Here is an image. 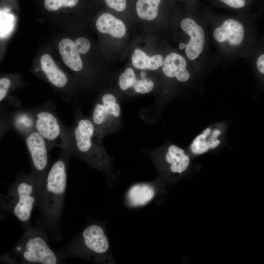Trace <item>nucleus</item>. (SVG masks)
Here are the masks:
<instances>
[{
    "label": "nucleus",
    "instance_id": "obj_1",
    "mask_svg": "<svg viewBox=\"0 0 264 264\" xmlns=\"http://www.w3.org/2000/svg\"><path fill=\"white\" fill-rule=\"evenodd\" d=\"M66 183V163L60 159L53 163L46 174L40 204L45 221L52 233L60 220Z\"/></svg>",
    "mask_w": 264,
    "mask_h": 264
},
{
    "label": "nucleus",
    "instance_id": "obj_2",
    "mask_svg": "<svg viewBox=\"0 0 264 264\" xmlns=\"http://www.w3.org/2000/svg\"><path fill=\"white\" fill-rule=\"evenodd\" d=\"M10 264H56L59 260L50 247L44 231L36 228L28 229L17 244L1 257Z\"/></svg>",
    "mask_w": 264,
    "mask_h": 264
},
{
    "label": "nucleus",
    "instance_id": "obj_3",
    "mask_svg": "<svg viewBox=\"0 0 264 264\" xmlns=\"http://www.w3.org/2000/svg\"><path fill=\"white\" fill-rule=\"evenodd\" d=\"M41 192L33 176L16 181L1 200L2 207L22 223H28L34 207L40 204Z\"/></svg>",
    "mask_w": 264,
    "mask_h": 264
},
{
    "label": "nucleus",
    "instance_id": "obj_4",
    "mask_svg": "<svg viewBox=\"0 0 264 264\" xmlns=\"http://www.w3.org/2000/svg\"><path fill=\"white\" fill-rule=\"evenodd\" d=\"M98 137L100 136L91 120L86 118L77 120L71 132L73 151L92 166L104 169L108 164V158L98 141Z\"/></svg>",
    "mask_w": 264,
    "mask_h": 264
},
{
    "label": "nucleus",
    "instance_id": "obj_5",
    "mask_svg": "<svg viewBox=\"0 0 264 264\" xmlns=\"http://www.w3.org/2000/svg\"><path fill=\"white\" fill-rule=\"evenodd\" d=\"M110 251L108 239L103 228L91 224L79 235L67 247L66 254L72 256L103 260Z\"/></svg>",
    "mask_w": 264,
    "mask_h": 264
},
{
    "label": "nucleus",
    "instance_id": "obj_6",
    "mask_svg": "<svg viewBox=\"0 0 264 264\" xmlns=\"http://www.w3.org/2000/svg\"><path fill=\"white\" fill-rule=\"evenodd\" d=\"M25 143L34 172L33 176L42 194L48 164L46 141L37 132L33 131L26 136Z\"/></svg>",
    "mask_w": 264,
    "mask_h": 264
},
{
    "label": "nucleus",
    "instance_id": "obj_7",
    "mask_svg": "<svg viewBox=\"0 0 264 264\" xmlns=\"http://www.w3.org/2000/svg\"><path fill=\"white\" fill-rule=\"evenodd\" d=\"M121 112V107L115 96L109 93L104 94L95 104L91 115V121L98 134L100 130H106L113 121L119 117Z\"/></svg>",
    "mask_w": 264,
    "mask_h": 264
},
{
    "label": "nucleus",
    "instance_id": "obj_8",
    "mask_svg": "<svg viewBox=\"0 0 264 264\" xmlns=\"http://www.w3.org/2000/svg\"><path fill=\"white\" fill-rule=\"evenodd\" d=\"M182 30L189 37L186 44L185 54L190 60H195L202 53L205 43V35L203 28L195 20L185 18L180 22Z\"/></svg>",
    "mask_w": 264,
    "mask_h": 264
},
{
    "label": "nucleus",
    "instance_id": "obj_9",
    "mask_svg": "<svg viewBox=\"0 0 264 264\" xmlns=\"http://www.w3.org/2000/svg\"><path fill=\"white\" fill-rule=\"evenodd\" d=\"M213 35L217 42L227 43L231 46L237 47L243 43L246 36V29L240 21L229 18L215 28Z\"/></svg>",
    "mask_w": 264,
    "mask_h": 264
},
{
    "label": "nucleus",
    "instance_id": "obj_10",
    "mask_svg": "<svg viewBox=\"0 0 264 264\" xmlns=\"http://www.w3.org/2000/svg\"><path fill=\"white\" fill-rule=\"evenodd\" d=\"M34 126L37 132L46 141L56 143L61 138L62 129L56 116L51 111L44 110L36 115Z\"/></svg>",
    "mask_w": 264,
    "mask_h": 264
},
{
    "label": "nucleus",
    "instance_id": "obj_11",
    "mask_svg": "<svg viewBox=\"0 0 264 264\" xmlns=\"http://www.w3.org/2000/svg\"><path fill=\"white\" fill-rule=\"evenodd\" d=\"M187 65L186 61L182 56L176 52L170 53L164 59L162 71L168 78H175L178 81L186 82L190 78Z\"/></svg>",
    "mask_w": 264,
    "mask_h": 264
},
{
    "label": "nucleus",
    "instance_id": "obj_12",
    "mask_svg": "<svg viewBox=\"0 0 264 264\" xmlns=\"http://www.w3.org/2000/svg\"><path fill=\"white\" fill-rule=\"evenodd\" d=\"M96 27L98 31L115 38H122L126 33L124 22L110 13H104L97 19Z\"/></svg>",
    "mask_w": 264,
    "mask_h": 264
},
{
    "label": "nucleus",
    "instance_id": "obj_13",
    "mask_svg": "<svg viewBox=\"0 0 264 264\" xmlns=\"http://www.w3.org/2000/svg\"><path fill=\"white\" fill-rule=\"evenodd\" d=\"M58 49L64 63L68 67L74 71L82 69L83 62L74 42L64 38L60 42Z\"/></svg>",
    "mask_w": 264,
    "mask_h": 264
},
{
    "label": "nucleus",
    "instance_id": "obj_14",
    "mask_svg": "<svg viewBox=\"0 0 264 264\" xmlns=\"http://www.w3.org/2000/svg\"><path fill=\"white\" fill-rule=\"evenodd\" d=\"M164 160L173 173L181 174L187 170L190 163V158L184 150L174 144L168 147Z\"/></svg>",
    "mask_w": 264,
    "mask_h": 264
},
{
    "label": "nucleus",
    "instance_id": "obj_15",
    "mask_svg": "<svg viewBox=\"0 0 264 264\" xmlns=\"http://www.w3.org/2000/svg\"><path fill=\"white\" fill-rule=\"evenodd\" d=\"M40 63L42 70L51 84L59 88L65 87L68 82V78L57 66L49 54H43L41 57Z\"/></svg>",
    "mask_w": 264,
    "mask_h": 264
},
{
    "label": "nucleus",
    "instance_id": "obj_16",
    "mask_svg": "<svg viewBox=\"0 0 264 264\" xmlns=\"http://www.w3.org/2000/svg\"><path fill=\"white\" fill-rule=\"evenodd\" d=\"M155 191L149 184L140 183L130 188L126 195L128 205L132 207H139L145 205L154 198Z\"/></svg>",
    "mask_w": 264,
    "mask_h": 264
},
{
    "label": "nucleus",
    "instance_id": "obj_17",
    "mask_svg": "<svg viewBox=\"0 0 264 264\" xmlns=\"http://www.w3.org/2000/svg\"><path fill=\"white\" fill-rule=\"evenodd\" d=\"M163 57L160 54L149 56L142 50L137 48L132 56V65L140 69L155 70L162 66Z\"/></svg>",
    "mask_w": 264,
    "mask_h": 264
},
{
    "label": "nucleus",
    "instance_id": "obj_18",
    "mask_svg": "<svg viewBox=\"0 0 264 264\" xmlns=\"http://www.w3.org/2000/svg\"><path fill=\"white\" fill-rule=\"evenodd\" d=\"M210 132L211 129L207 128L194 139L190 145V149L194 154H204L209 149H214L220 144V141L217 138V136H214L211 140L207 139Z\"/></svg>",
    "mask_w": 264,
    "mask_h": 264
},
{
    "label": "nucleus",
    "instance_id": "obj_19",
    "mask_svg": "<svg viewBox=\"0 0 264 264\" xmlns=\"http://www.w3.org/2000/svg\"><path fill=\"white\" fill-rule=\"evenodd\" d=\"M161 0H138L136 9L138 16L142 19L152 21L154 19L158 12Z\"/></svg>",
    "mask_w": 264,
    "mask_h": 264
},
{
    "label": "nucleus",
    "instance_id": "obj_20",
    "mask_svg": "<svg viewBox=\"0 0 264 264\" xmlns=\"http://www.w3.org/2000/svg\"><path fill=\"white\" fill-rule=\"evenodd\" d=\"M253 57L254 67L258 74L264 79V42L257 46Z\"/></svg>",
    "mask_w": 264,
    "mask_h": 264
},
{
    "label": "nucleus",
    "instance_id": "obj_21",
    "mask_svg": "<svg viewBox=\"0 0 264 264\" xmlns=\"http://www.w3.org/2000/svg\"><path fill=\"white\" fill-rule=\"evenodd\" d=\"M136 80L134 71L132 68L128 67L119 76V85L121 89L126 90L130 88H132Z\"/></svg>",
    "mask_w": 264,
    "mask_h": 264
},
{
    "label": "nucleus",
    "instance_id": "obj_22",
    "mask_svg": "<svg viewBox=\"0 0 264 264\" xmlns=\"http://www.w3.org/2000/svg\"><path fill=\"white\" fill-rule=\"evenodd\" d=\"M79 2V0H44V6L48 11H55L60 8L73 7Z\"/></svg>",
    "mask_w": 264,
    "mask_h": 264
},
{
    "label": "nucleus",
    "instance_id": "obj_23",
    "mask_svg": "<svg viewBox=\"0 0 264 264\" xmlns=\"http://www.w3.org/2000/svg\"><path fill=\"white\" fill-rule=\"evenodd\" d=\"M132 88L137 93L146 94L153 90L154 83L151 80L147 78L136 79Z\"/></svg>",
    "mask_w": 264,
    "mask_h": 264
},
{
    "label": "nucleus",
    "instance_id": "obj_24",
    "mask_svg": "<svg viewBox=\"0 0 264 264\" xmlns=\"http://www.w3.org/2000/svg\"><path fill=\"white\" fill-rule=\"evenodd\" d=\"M77 49L80 54H85L89 50L90 43L89 40L85 37H79L75 42Z\"/></svg>",
    "mask_w": 264,
    "mask_h": 264
},
{
    "label": "nucleus",
    "instance_id": "obj_25",
    "mask_svg": "<svg viewBox=\"0 0 264 264\" xmlns=\"http://www.w3.org/2000/svg\"><path fill=\"white\" fill-rule=\"evenodd\" d=\"M11 86L10 80L6 77L0 79V102H1L6 97Z\"/></svg>",
    "mask_w": 264,
    "mask_h": 264
},
{
    "label": "nucleus",
    "instance_id": "obj_26",
    "mask_svg": "<svg viewBox=\"0 0 264 264\" xmlns=\"http://www.w3.org/2000/svg\"><path fill=\"white\" fill-rule=\"evenodd\" d=\"M110 8L118 12L124 11L126 7L127 0H104Z\"/></svg>",
    "mask_w": 264,
    "mask_h": 264
},
{
    "label": "nucleus",
    "instance_id": "obj_27",
    "mask_svg": "<svg viewBox=\"0 0 264 264\" xmlns=\"http://www.w3.org/2000/svg\"><path fill=\"white\" fill-rule=\"evenodd\" d=\"M224 4L233 8H241L245 6V0H219Z\"/></svg>",
    "mask_w": 264,
    "mask_h": 264
},
{
    "label": "nucleus",
    "instance_id": "obj_28",
    "mask_svg": "<svg viewBox=\"0 0 264 264\" xmlns=\"http://www.w3.org/2000/svg\"><path fill=\"white\" fill-rule=\"evenodd\" d=\"M185 47H186V44L183 43H180L179 44V48L180 49H184L185 48Z\"/></svg>",
    "mask_w": 264,
    "mask_h": 264
}]
</instances>
